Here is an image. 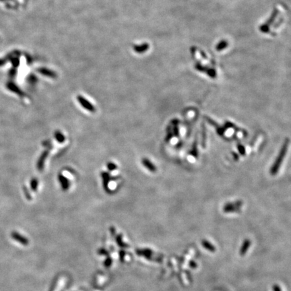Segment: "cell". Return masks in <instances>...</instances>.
<instances>
[{
    "instance_id": "30bf717a",
    "label": "cell",
    "mask_w": 291,
    "mask_h": 291,
    "mask_svg": "<svg viewBox=\"0 0 291 291\" xmlns=\"http://www.w3.org/2000/svg\"><path fill=\"white\" fill-rule=\"evenodd\" d=\"M30 186H31V190L33 191H36V190H37V188L39 186V181L37 180V179L34 178L32 179H31Z\"/></svg>"
},
{
    "instance_id": "7c38bea8",
    "label": "cell",
    "mask_w": 291,
    "mask_h": 291,
    "mask_svg": "<svg viewBox=\"0 0 291 291\" xmlns=\"http://www.w3.org/2000/svg\"><path fill=\"white\" fill-rule=\"evenodd\" d=\"M9 88L11 90L16 92V93H17L19 95H22L23 94L22 92L17 87H15V86H13L12 84H10V86H9Z\"/></svg>"
},
{
    "instance_id": "7a4b0ae2",
    "label": "cell",
    "mask_w": 291,
    "mask_h": 291,
    "mask_svg": "<svg viewBox=\"0 0 291 291\" xmlns=\"http://www.w3.org/2000/svg\"><path fill=\"white\" fill-rule=\"evenodd\" d=\"M11 237L14 240L17 241L20 244L22 245L27 246L29 244V240L26 237L22 235L21 234L18 233L16 231H13L11 233Z\"/></svg>"
},
{
    "instance_id": "52a82bcc",
    "label": "cell",
    "mask_w": 291,
    "mask_h": 291,
    "mask_svg": "<svg viewBox=\"0 0 291 291\" xmlns=\"http://www.w3.org/2000/svg\"><path fill=\"white\" fill-rule=\"evenodd\" d=\"M101 176L102 179V182H103V187L105 190H107L109 189V182L111 179V176L109 173L103 172L101 173Z\"/></svg>"
},
{
    "instance_id": "8992f818",
    "label": "cell",
    "mask_w": 291,
    "mask_h": 291,
    "mask_svg": "<svg viewBox=\"0 0 291 291\" xmlns=\"http://www.w3.org/2000/svg\"><path fill=\"white\" fill-rule=\"evenodd\" d=\"M251 242L249 239H245L244 241V242L240 249V255L241 256H243L245 255L247 250L249 249V247L251 246Z\"/></svg>"
},
{
    "instance_id": "9c48e42d",
    "label": "cell",
    "mask_w": 291,
    "mask_h": 291,
    "mask_svg": "<svg viewBox=\"0 0 291 291\" xmlns=\"http://www.w3.org/2000/svg\"><path fill=\"white\" fill-rule=\"evenodd\" d=\"M54 136H55V138L56 139V140H57L59 143L62 144L65 141V136L61 133L60 131H56L55 132Z\"/></svg>"
},
{
    "instance_id": "3957f363",
    "label": "cell",
    "mask_w": 291,
    "mask_h": 291,
    "mask_svg": "<svg viewBox=\"0 0 291 291\" xmlns=\"http://www.w3.org/2000/svg\"><path fill=\"white\" fill-rule=\"evenodd\" d=\"M49 155V150H45L43 153L41 154V155L39 157L37 161V164H36V168L37 169L40 171H42L44 169V166L45 163V160Z\"/></svg>"
},
{
    "instance_id": "277c9868",
    "label": "cell",
    "mask_w": 291,
    "mask_h": 291,
    "mask_svg": "<svg viewBox=\"0 0 291 291\" xmlns=\"http://www.w3.org/2000/svg\"><path fill=\"white\" fill-rule=\"evenodd\" d=\"M58 180L59 181V183H60L61 187L63 190L67 191L69 189V187H70L71 186L70 181H69L68 179L65 176H64V175L59 174L58 175Z\"/></svg>"
},
{
    "instance_id": "ba28073f",
    "label": "cell",
    "mask_w": 291,
    "mask_h": 291,
    "mask_svg": "<svg viewBox=\"0 0 291 291\" xmlns=\"http://www.w3.org/2000/svg\"><path fill=\"white\" fill-rule=\"evenodd\" d=\"M201 244H202V245L205 249L211 251V252H214V251H216V248H215L213 245L210 243L209 241L206 240H203L202 242H201Z\"/></svg>"
},
{
    "instance_id": "6da1fadb",
    "label": "cell",
    "mask_w": 291,
    "mask_h": 291,
    "mask_svg": "<svg viewBox=\"0 0 291 291\" xmlns=\"http://www.w3.org/2000/svg\"><path fill=\"white\" fill-rule=\"evenodd\" d=\"M77 100L82 107L87 111L91 112V113H94L96 111V108L94 105L92 104L88 99L84 98L83 96L78 95L77 97Z\"/></svg>"
},
{
    "instance_id": "4fadbf2b",
    "label": "cell",
    "mask_w": 291,
    "mask_h": 291,
    "mask_svg": "<svg viewBox=\"0 0 291 291\" xmlns=\"http://www.w3.org/2000/svg\"><path fill=\"white\" fill-rule=\"evenodd\" d=\"M23 191H24V192L25 193V196H26V197L27 198V199L28 200H31V195H30V193H29V191L28 190L26 189V188L25 187H24V189H23Z\"/></svg>"
},
{
    "instance_id": "8fae6325",
    "label": "cell",
    "mask_w": 291,
    "mask_h": 291,
    "mask_svg": "<svg viewBox=\"0 0 291 291\" xmlns=\"http://www.w3.org/2000/svg\"><path fill=\"white\" fill-rule=\"evenodd\" d=\"M107 167L109 171H113L117 169V166L113 163H108L107 164Z\"/></svg>"
},
{
    "instance_id": "5b68a950",
    "label": "cell",
    "mask_w": 291,
    "mask_h": 291,
    "mask_svg": "<svg viewBox=\"0 0 291 291\" xmlns=\"http://www.w3.org/2000/svg\"><path fill=\"white\" fill-rule=\"evenodd\" d=\"M142 163L143 166L146 168L147 170L152 172V173H155L157 171V167L155 165L152 163V162L147 158H143L142 160Z\"/></svg>"
},
{
    "instance_id": "5bb4252c",
    "label": "cell",
    "mask_w": 291,
    "mask_h": 291,
    "mask_svg": "<svg viewBox=\"0 0 291 291\" xmlns=\"http://www.w3.org/2000/svg\"><path fill=\"white\" fill-rule=\"evenodd\" d=\"M272 289H273V291H282L280 287L278 285V284H274V285L273 286Z\"/></svg>"
}]
</instances>
